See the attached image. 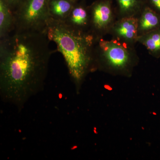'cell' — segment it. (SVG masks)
Instances as JSON below:
<instances>
[{
    "label": "cell",
    "instance_id": "5b68a950",
    "mask_svg": "<svg viewBox=\"0 0 160 160\" xmlns=\"http://www.w3.org/2000/svg\"><path fill=\"white\" fill-rule=\"evenodd\" d=\"M89 31L98 39L108 33L114 22V15L110 0L96 2L89 8Z\"/></svg>",
    "mask_w": 160,
    "mask_h": 160
},
{
    "label": "cell",
    "instance_id": "5bb4252c",
    "mask_svg": "<svg viewBox=\"0 0 160 160\" xmlns=\"http://www.w3.org/2000/svg\"><path fill=\"white\" fill-rule=\"evenodd\" d=\"M152 8L160 14V0H149Z\"/></svg>",
    "mask_w": 160,
    "mask_h": 160
},
{
    "label": "cell",
    "instance_id": "52a82bcc",
    "mask_svg": "<svg viewBox=\"0 0 160 160\" xmlns=\"http://www.w3.org/2000/svg\"><path fill=\"white\" fill-rule=\"evenodd\" d=\"M64 22L78 30L89 31L90 12L89 8L82 5H75Z\"/></svg>",
    "mask_w": 160,
    "mask_h": 160
},
{
    "label": "cell",
    "instance_id": "8992f818",
    "mask_svg": "<svg viewBox=\"0 0 160 160\" xmlns=\"http://www.w3.org/2000/svg\"><path fill=\"white\" fill-rule=\"evenodd\" d=\"M138 18L135 17L121 18L115 22L109 32L115 39L129 45L137 42Z\"/></svg>",
    "mask_w": 160,
    "mask_h": 160
},
{
    "label": "cell",
    "instance_id": "7c38bea8",
    "mask_svg": "<svg viewBox=\"0 0 160 160\" xmlns=\"http://www.w3.org/2000/svg\"><path fill=\"white\" fill-rule=\"evenodd\" d=\"M121 18L135 17L143 9L144 0H116Z\"/></svg>",
    "mask_w": 160,
    "mask_h": 160
},
{
    "label": "cell",
    "instance_id": "7a4b0ae2",
    "mask_svg": "<svg viewBox=\"0 0 160 160\" xmlns=\"http://www.w3.org/2000/svg\"><path fill=\"white\" fill-rule=\"evenodd\" d=\"M45 32L62 55L78 93L87 76L96 69L95 48L98 38L89 31L78 30L52 18Z\"/></svg>",
    "mask_w": 160,
    "mask_h": 160
},
{
    "label": "cell",
    "instance_id": "9c48e42d",
    "mask_svg": "<svg viewBox=\"0 0 160 160\" xmlns=\"http://www.w3.org/2000/svg\"><path fill=\"white\" fill-rule=\"evenodd\" d=\"M15 29L13 12L3 0H0V39L9 36Z\"/></svg>",
    "mask_w": 160,
    "mask_h": 160
},
{
    "label": "cell",
    "instance_id": "4fadbf2b",
    "mask_svg": "<svg viewBox=\"0 0 160 160\" xmlns=\"http://www.w3.org/2000/svg\"><path fill=\"white\" fill-rule=\"evenodd\" d=\"M14 12L22 4L24 0H3Z\"/></svg>",
    "mask_w": 160,
    "mask_h": 160
},
{
    "label": "cell",
    "instance_id": "3957f363",
    "mask_svg": "<svg viewBox=\"0 0 160 160\" xmlns=\"http://www.w3.org/2000/svg\"><path fill=\"white\" fill-rule=\"evenodd\" d=\"M130 46L115 39H98L95 48L96 69L113 75L130 77L138 62V56Z\"/></svg>",
    "mask_w": 160,
    "mask_h": 160
},
{
    "label": "cell",
    "instance_id": "ba28073f",
    "mask_svg": "<svg viewBox=\"0 0 160 160\" xmlns=\"http://www.w3.org/2000/svg\"><path fill=\"white\" fill-rule=\"evenodd\" d=\"M160 27L159 13L150 7H144L138 18V36Z\"/></svg>",
    "mask_w": 160,
    "mask_h": 160
},
{
    "label": "cell",
    "instance_id": "8fae6325",
    "mask_svg": "<svg viewBox=\"0 0 160 160\" xmlns=\"http://www.w3.org/2000/svg\"><path fill=\"white\" fill-rule=\"evenodd\" d=\"M137 42L142 44L154 57H160V27L138 37Z\"/></svg>",
    "mask_w": 160,
    "mask_h": 160
},
{
    "label": "cell",
    "instance_id": "30bf717a",
    "mask_svg": "<svg viewBox=\"0 0 160 160\" xmlns=\"http://www.w3.org/2000/svg\"><path fill=\"white\" fill-rule=\"evenodd\" d=\"M75 5L74 0H50L49 10L52 18L65 22Z\"/></svg>",
    "mask_w": 160,
    "mask_h": 160
},
{
    "label": "cell",
    "instance_id": "277c9868",
    "mask_svg": "<svg viewBox=\"0 0 160 160\" xmlns=\"http://www.w3.org/2000/svg\"><path fill=\"white\" fill-rule=\"evenodd\" d=\"M49 1L24 0L13 12L15 19L14 31L45 32L51 18Z\"/></svg>",
    "mask_w": 160,
    "mask_h": 160
},
{
    "label": "cell",
    "instance_id": "6da1fadb",
    "mask_svg": "<svg viewBox=\"0 0 160 160\" xmlns=\"http://www.w3.org/2000/svg\"><path fill=\"white\" fill-rule=\"evenodd\" d=\"M45 32L14 31L0 39V96L21 111L43 90L52 51Z\"/></svg>",
    "mask_w": 160,
    "mask_h": 160
}]
</instances>
